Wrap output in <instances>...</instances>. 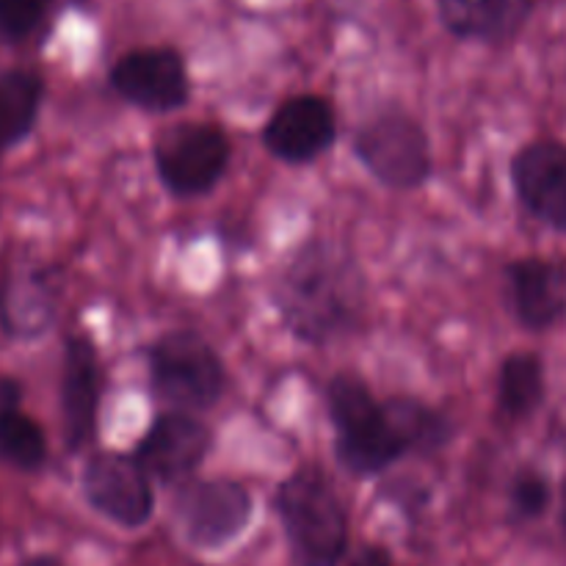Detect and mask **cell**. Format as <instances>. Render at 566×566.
Wrapping results in <instances>:
<instances>
[{
	"label": "cell",
	"mask_w": 566,
	"mask_h": 566,
	"mask_svg": "<svg viewBox=\"0 0 566 566\" xmlns=\"http://www.w3.org/2000/svg\"><path fill=\"white\" fill-rule=\"evenodd\" d=\"M385 412L396 434L401 437L407 457L409 453L431 457V453H440L442 448H448V442L453 440L451 420L437 409L415 401V398H390V401H385Z\"/></svg>",
	"instance_id": "d6986e66"
},
{
	"label": "cell",
	"mask_w": 566,
	"mask_h": 566,
	"mask_svg": "<svg viewBox=\"0 0 566 566\" xmlns=\"http://www.w3.org/2000/svg\"><path fill=\"white\" fill-rule=\"evenodd\" d=\"M50 0H0V33L22 39L42 22Z\"/></svg>",
	"instance_id": "7402d4cb"
},
{
	"label": "cell",
	"mask_w": 566,
	"mask_h": 566,
	"mask_svg": "<svg viewBox=\"0 0 566 566\" xmlns=\"http://www.w3.org/2000/svg\"><path fill=\"white\" fill-rule=\"evenodd\" d=\"M271 298L296 340L326 346L363 329L368 280L352 249L332 238H313L282 263Z\"/></svg>",
	"instance_id": "6da1fadb"
},
{
	"label": "cell",
	"mask_w": 566,
	"mask_h": 566,
	"mask_svg": "<svg viewBox=\"0 0 566 566\" xmlns=\"http://www.w3.org/2000/svg\"><path fill=\"white\" fill-rule=\"evenodd\" d=\"M562 528H564V534H566V481H564V486H562Z\"/></svg>",
	"instance_id": "d4e9b609"
},
{
	"label": "cell",
	"mask_w": 566,
	"mask_h": 566,
	"mask_svg": "<svg viewBox=\"0 0 566 566\" xmlns=\"http://www.w3.org/2000/svg\"><path fill=\"white\" fill-rule=\"evenodd\" d=\"M59 265L17 263L0 285V324L14 340H36L59 321Z\"/></svg>",
	"instance_id": "7c38bea8"
},
{
	"label": "cell",
	"mask_w": 566,
	"mask_h": 566,
	"mask_svg": "<svg viewBox=\"0 0 566 566\" xmlns=\"http://www.w3.org/2000/svg\"><path fill=\"white\" fill-rule=\"evenodd\" d=\"M42 97L44 81L33 70L0 72V158L31 136Z\"/></svg>",
	"instance_id": "e0dca14e"
},
{
	"label": "cell",
	"mask_w": 566,
	"mask_h": 566,
	"mask_svg": "<svg viewBox=\"0 0 566 566\" xmlns=\"http://www.w3.org/2000/svg\"><path fill=\"white\" fill-rule=\"evenodd\" d=\"M0 462L20 473H36L48 462V437L22 403L0 407Z\"/></svg>",
	"instance_id": "ffe728a7"
},
{
	"label": "cell",
	"mask_w": 566,
	"mask_h": 566,
	"mask_svg": "<svg viewBox=\"0 0 566 566\" xmlns=\"http://www.w3.org/2000/svg\"><path fill=\"white\" fill-rule=\"evenodd\" d=\"M103 392V365L88 335H70L61 359V418L66 451H83L94 440Z\"/></svg>",
	"instance_id": "4fadbf2b"
},
{
	"label": "cell",
	"mask_w": 566,
	"mask_h": 566,
	"mask_svg": "<svg viewBox=\"0 0 566 566\" xmlns=\"http://www.w3.org/2000/svg\"><path fill=\"white\" fill-rule=\"evenodd\" d=\"M514 315L531 332H547L566 318V258H523L506 265Z\"/></svg>",
	"instance_id": "9a60e30c"
},
{
	"label": "cell",
	"mask_w": 566,
	"mask_h": 566,
	"mask_svg": "<svg viewBox=\"0 0 566 566\" xmlns=\"http://www.w3.org/2000/svg\"><path fill=\"white\" fill-rule=\"evenodd\" d=\"M337 142V116L329 99L298 94L276 105L263 127V147L282 164H313Z\"/></svg>",
	"instance_id": "8fae6325"
},
{
	"label": "cell",
	"mask_w": 566,
	"mask_h": 566,
	"mask_svg": "<svg viewBox=\"0 0 566 566\" xmlns=\"http://www.w3.org/2000/svg\"><path fill=\"white\" fill-rule=\"evenodd\" d=\"M343 566H392V558L385 547L368 545V547H359L354 556H348L346 562H343Z\"/></svg>",
	"instance_id": "603a6c76"
},
{
	"label": "cell",
	"mask_w": 566,
	"mask_h": 566,
	"mask_svg": "<svg viewBox=\"0 0 566 566\" xmlns=\"http://www.w3.org/2000/svg\"><path fill=\"white\" fill-rule=\"evenodd\" d=\"M512 186L520 205L551 230L566 232V144L542 138L514 155Z\"/></svg>",
	"instance_id": "5bb4252c"
},
{
	"label": "cell",
	"mask_w": 566,
	"mask_h": 566,
	"mask_svg": "<svg viewBox=\"0 0 566 566\" xmlns=\"http://www.w3.org/2000/svg\"><path fill=\"white\" fill-rule=\"evenodd\" d=\"M210 446H213V434L208 423L171 409L149 423L133 457L153 479V484L180 486L197 475V470L208 459Z\"/></svg>",
	"instance_id": "9c48e42d"
},
{
	"label": "cell",
	"mask_w": 566,
	"mask_h": 566,
	"mask_svg": "<svg viewBox=\"0 0 566 566\" xmlns=\"http://www.w3.org/2000/svg\"><path fill=\"white\" fill-rule=\"evenodd\" d=\"M149 387L177 412H202L224 396L227 368L197 329H175L147 348Z\"/></svg>",
	"instance_id": "277c9868"
},
{
	"label": "cell",
	"mask_w": 566,
	"mask_h": 566,
	"mask_svg": "<svg viewBox=\"0 0 566 566\" xmlns=\"http://www.w3.org/2000/svg\"><path fill=\"white\" fill-rule=\"evenodd\" d=\"M545 363L536 354H512L497 374V409L509 420H525L545 403Z\"/></svg>",
	"instance_id": "ac0fdd59"
},
{
	"label": "cell",
	"mask_w": 566,
	"mask_h": 566,
	"mask_svg": "<svg viewBox=\"0 0 566 566\" xmlns=\"http://www.w3.org/2000/svg\"><path fill=\"white\" fill-rule=\"evenodd\" d=\"M326 412L335 426V457L354 475H379L407 457L385 403L354 374L326 381Z\"/></svg>",
	"instance_id": "3957f363"
},
{
	"label": "cell",
	"mask_w": 566,
	"mask_h": 566,
	"mask_svg": "<svg viewBox=\"0 0 566 566\" xmlns=\"http://www.w3.org/2000/svg\"><path fill=\"white\" fill-rule=\"evenodd\" d=\"M230 138L210 122H177L153 142V160L171 197L193 199L213 191L230 166Z\"/></svg>",
	"instance_id": "8992f818"
},
{
	"label": "cell",
	"mask_w": 566,
	"mask_h": 566,
	"mask_svg": "<svg viewBox=\"0 0 566 566\" xmlns=\"http://www.w3.org/2000/svg\"><path fill=\"white\" fill-rule=\"evenodd\" d=\"M111 86L136 108L149 114H171L191 97L186 61L171 48L133 50L111 70Z\"/></svg>",
	"instance_id": "30bf717a"
},
{
	"label": "cell",
	"mask_w": 566,
	"mask_h": 566,
	"mask_svg": "<svg viewBox=\"0 0 566 566\" xmlns=\"http://www.w3.org/2000/svg\"><path fill=\"white\" fill-rule=\"evenodd\" d=\"M551 481L539 473V470H520L509 490V501H512V512L517 520H536L547 512L551 506Z\"/></svg>",
	"instance_id": "44dd1931"
},
{
	"label": "cell",
	"mask_w": 566,
	"mask_h": 566,
	"mask_svg": "<svg viewBox=\"0 0 566 566\" xmlns=\"http://www.w3.org/2000/svg\"><path fill=\"white\" fill-rule=\"evenodd\" d=\"M352 147L365 171L392 191H415L434 175L429 136L403 111H381L359 122Z\"/></svg>",
	"instance_id": "5b68a950"
},
{
	"label": "cell",
	"mask_w": 566,
	"mask_h": 566,
	"mask_svg": "<svg viewBox=\"0 0 566 566\" xmlns=\"http://www.w3.org/2000/svg\"><path fill=\"white\" fill-rule=\"evenodd\" d=\"M534 0H437L440 22L459 39L501 44L531 20Z\"/></svg>",
	"instance_id": "2e32d148"
},
{
	"label": "cell",
	"mask_w": 566,
	"mask_h": 566,
	"mask_svg": "<svg viewBox=\"0 0 566 566\" xmlns=\"http://www.w3.org/2000/svg\"><path fill=\"white\" fill-rule=\"evenodd\" d=\"M274 509L298 566H337L346 558L348 512L324 470H293L276 486Z\"/></svg>",
	"instance_id": "7a4b0ae2"
},
{
	"label": "cell",
	"mask_w": 566,
	"mask_h": 566,
	"mask_svg": "<svg viewBox=\"0 0 566 566\" xmlns=\"http://www.w3.org/2000/svg\"><path fill=\"white\" fill-rule=\"evenodd\" d=\"M180 534L197 551H221L247 531L254 514L252 492L232 479H191L171 497Z\"/></svg>",
	"instance_id": "52a82bcc"
},
{
	"label": "cell",
	"mask_w": 566,
	"mask_h": 566,
	"mask_svg": "<svg viewBox=\"0 0 566 566\" xmlns=\"http://www.w3.org/2000/svg\"><path fill=\"white\" fill-rule=\"evenodd\" d=\"M25 566H61V564L55 562L53 556H36L31 558V562H25Z\"/></svg>",
	"instance_id": "cb8c5ba5"
},
{
	"label": "cell",
	"mask_w": 566,
	"mask_h": 566,
	"mask_svg": "<svg viewBox=\"0 0 566 566\" xmlns=\"http://www.w3.org/2000/svg\"><path fill=\"white\" fill-rule=\"evenodd\" d=\"M81 486L88 506L119 528L136 531L153 520L155 484L133 453H92L83 464Z\"/></svg>",
	"instance_id": "ba28073f"
}]
</instances>
